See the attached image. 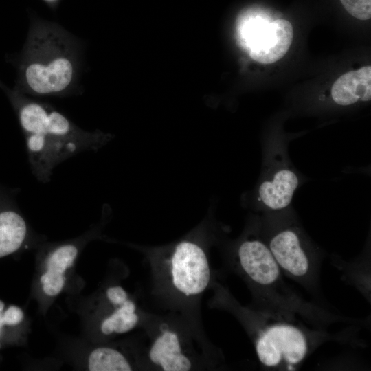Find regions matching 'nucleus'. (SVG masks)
<instances>
[{
    "mask_svg": "<svg viewBox=\"0 0 371 371\" xmlns=\"http://www.w3.org/2000/svg\"><path fill=\"white\" fill-rule=\"evenodd\" d=\"M203 226L171 243L139 247L151 272V295L159 307L202 324L201 304L215 280Z\"/></svg>",
    "mask_w": 371,
    "mask_h": 371,
    "instance_id": "f257e3e1",
    "label": "nucleus"
},
{
    "mask_svg": "<svg viewBox=\"0 0 371 371\" xmlns=\"http://www.w3.org/2000/svg\"><path fill=\"white\" fill-rule=\"evenodd\" d=\"M145 333L146 371H198L218 368L219 352L203 325L177 313L146 311L141 327Z\"/></svg>",
    "mask_w": 371,
    "mask_h": 371,
    "instance_id": "f03ea898",
    "label": "nucleus"
},
{
    "mask_svg": "<svg viewBox=\"0 0 371 371\" xmlns=\"http://www.w3.org/2000/svg\"><path fill=\"white\" fill-rule=\"evenodd\" d=\"M210 289L214 293L209 306L230 313L240 322L265 367L292 368L306 358L311 346L308 335L290 319L280 316L281 311L243 306L216 279Z\"/></svg>",
    "mask_w": 371,
    "mask_h": 371,
    "instance_id": "7ed1b4c3",
    "label": "nucleus"
},
{
    "mask_svg": "<svg viewBox=\"0 0 371 371\" xmlns=\"http://www.w3.org/2000/svg\"><path fill=\"white\" fill-rule=\"evenodd\" d=\"M229 263L254 296L268 302L275 311L289 312L300 306L296 296L287 292L282 272L267 245L262 240L254 238L241 240Z\"/></svg>",
    "mask_w": 371,
    "mask_h": 371,
    "instance_id": "20e7f679",
    "label": "nucleus"
},
{
    "mask_svg": "<svg viewBox=\"0 0 371 371\" xmlns=\"http://www.w3.org/2000/svg\"><path fill=\"white\" fill-rule=\"evenodd\" d=\"M236 38L240 46L254 60L271 64L289 49L293 37L291 23L283 19H271L254 10L240 14L236 22Z\"/></svg>",
    "mask_w": 371,
    "mask_h": 371,
    "instance_id": "39448f33",
    "label": "nucleus"
},
{
    "mask_svg": "<svg viewBox=\"0 0 371 371\" xmlns=\"http://www.w3.org/2000/svg\"><path fill=\"white\" fill-rule=\"evenodd\" d=\"M267 246L283 273L307 288L315 286L319 264L297 230L278 231Z\"/></svg>",
    "mask_w": 371,
    "mask_h": 371,
    "instance_id": "423d86ee",
    "label": "nucleus"
},
{
    "mask_svg": "<svg viewBox=\"0 0 371 371\" xmlns=\"http://www.w3.org/2000/svg\"><path fill=\"white\" fill-rule=\"evenodd\" d=\"M98 330L109 338L142 327L146 311L120 285H111L104 291L98 304Z\"/></svg>",
    "mask_w": 371,
    "mask_h": 371,
    "instance_id": "0eeeda50",
    "label": "nucleus"
},
{
    "mask_svg": "<svg viewBox=\"0 0 371 371\" xmlns=\"http://www.w3.org/2000/svg\"><path fill=\"white\" fill-rule=\"evenodd\" d=\"M144 344L98 346L87 356V368L91 371L146 370Z\"/></svg>",
    "mask_w": 371,
    "mask_h": 371,
    "instance_id": "6e6552de",
    "label": "nucleus"
},
{
    "mask_svg": "<svg viewBox=\"0 0 371 371\" xmlns=\"http://www.w3.org/2000/svg\"><path fill=\"white\" fill-rule=\"evenodd\" d=\"M76 241L54 247L49 253L45 270L40 278L43 293L49 297L58 295L63 289L67 270L73 265L78 252Z\"/></svg>",
    "mask_w": 371,
    "mask_h": 371,
    "instance_id": "1a4fd4ad",
    "label": "nucleus"
},
{
    "mask_svg": "<svg viewBox=\"0 0 371 371\" xmlns=\"http://www.w3.org/2000/svg\"><path fill=\"white\" fill-rule=\"evenodd\" d=\"M73 69L65 58L54 60L48 66L32 64L26 70L30 87L38 93L58 92L67 87L71 80Z\"/></svg>",
    "mask_w": 371,
    "mask_h": 371,
    "instance_id": "9d476101",
    "label": "nucleus"
},
{
    "mask_svg": "<svg viewBox=\"0 0 371 371\" xmlns=\"http://www.w3.org/2000/svg\"><path fill=\"white\" fill-rule=\"evenodd\" d=\"M331 97L341 106L371 99V67L367 65L341 76L333 85Z\"/></svg>",
    "mask_w": 371,
    "mask_h": 371,
    "instance_id": "9b49d317",
    "label": "nucleus"
},
{
    "mask_svg": "<svg viewBox=\"0 0 371 371\" xmlns=\"http://www.w3.org/2000/svg\"><path fill=\"white\" fill-rule=\"evenodd\" d=\"M298 186V178L290 170L277 171L271 181H265L258 189L259 199L267 207L280 210L291 203L295 190Z\"/></svg>",
    "mask_w": 371,
    "mask_h": 371,
    "instance_id": "f8f14e48",
    "label": "nucleus"
},
{
    "mask_svg": "<svg viewBox=\"0 0 371 371\" xmlns=\"http://www.w3.org/2000/svg\"><path fill=\"white\" fill-rule=\"evenodd\" d=\"M27 234V223L19 212L12 209L0 211V258L17 251Z\"/></svg>",
    "mask_w": 371,
    "mask_h": 371,
    "instance_id": "ddd939ff",
    "label": "nucleus"
},
{
    "mask_svg": "<svg viewBox=\"0 0 371 371\" xmlns=\"http://www.w3.org/2000/svg\"><path fill=\"white\" fill-rule=\"evenodd\" d=\"M21 126L27 134H47L48 113L40 104L29 103L19 113Z\"/></svg>",
    "mask_w": 371,
    "mask_h": 371,
    "instance_id": "4468645a",
    "label": "nucleus"
},
{
    "mask_svg": "<svg viewBox=\"0 0 371 371\" xmlns=\"http://www.w3.org/2000/svg\"><path fill=\"white\" fill-rule=\"evenodd\" d=\"M24 318L22 309L14 305L5 308L4 302L0 300V338L6 327L19 325Z\"/></svg>",
    "mask_w": 371,
    "mask_h": 371,
    "instance_id": "2eb2a0df",
    "label": "nucleus"
},
{
    "mask_svg": "<svg viewBox=\"0 0 371 371\" xmlns=\"http://www.w3.org/2000/svg\"><path fill=\"white\" fill-rule=\"evenodd\" d=\"M346 10L355 18L368 20L371 17V0H340Z\"/></svg>",
    "mask_w": 371,
    "mask_h": 371,
    "instance_id": "dca6fc26",
    "label": "nucleus"
}]
</instances>
